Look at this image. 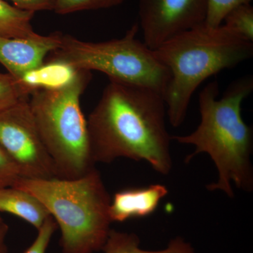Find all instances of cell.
<instances>
[{"label":"cell","instance_id":"1","mask_svg":"<svg viewBox=\"0 0 253 253\" xmlns=\"http://www.w3.org/2000/svg\"><path fill=\"white\" fill-rule=\"evenodd\" d=\"M167 109L161 93L109 81L87 123L93 163L109 164L120 158L145 161L168 175L172 169Z\"/></svg>","mask_w":253,"mask_h":253},{"label":"cell","instance_id":"2","mask_svg":"<svg viewBox=\"0 0 253 253\" xmlns=\"http://www.w3.org/2000/svg\"><path fill=\"white\" fill-rule=\"evenodd\" d=\"M253 90V78L250 75L231 83L220 99L218 82L208 83L200 92L201 123L196 130L187 135L171 136L172 140L196 147L186 163L196 155H209L219 177L207 189L219 190L229 198L234 197L231 182L246 192L253 191V129L241 116L243 101Z\"/></svg>","mask_w":253,"mask_h":253},{"label":"cell","instance_id":"3","mask_svg":"<svg viewBox=\"0 0 253 253\" xmlns=\"http://www.w3.org/2000/svg\"><path fill=\"white\" fill-rule=\"evenodd\" d=\"M153 51L170 73L164 99L169 123L177 127L184 123L197 88L211 76L251 59L253 42L224 25L210 28L203 23Z\"/></svg>","mask_w":253,"mask_h":253},{"label":"cell","instance_id":"4","mask_svg":"<svg viewBox=\"0 0 253 253\" xmlns=\"http://www.w3.org/2000/svg\"><path fill=\"white\" fill-rule=\"evenodd\" d=\"M13 186L30 193L46 208L61 231L63 253L101 251L111 229V199L96 168L76 179L21 177Z\"/></svg>","mask_w":253,"mask_h":253},{"label":"cell","instance_id":"5","mask_svg":"<svg viewBox=\"0 0 253 253\" xmlns=\"http://www.w3.org/2000/svg\"><path fill=\"white\" fill-rule=\"evenodd\" d=\"M91 73L76 71L61 84L37 88L30 95L32 114L58 178L76 179L94 168L81 106Z\"/></svg>","mask_w":253,"mask_h":253},{"label":"cell","instance_id":"6","mask_svg":"<svg viewBox=\"0 0 253 253\" xmlns=\"http://www.w3.org/2000/svg\"><path fill=\"white\" fill-rule=\"evenodd\" d=\"M139 30V25H133L123 38L101 42L82 41L63 33L59 47L44 63L73 71H99L109 81L145 86L164 96L170 73L154 51L136 38Z\"/></svg>","mask_w":253,"mask_h":253},{"label":"cell","instance_id":"7","mask_svg":"<svg viewBox=\"0 0 253 253\" xmlns=\"http://www.w3.org/2000/svg\"><path fill=\"white\" fill-rule=\"evenodd\" d=\"M23 100L0 113V146L19 168L23 178H58L30 108Z\"/></svg>","mask_w":253,"mask_h":253},{"label":"cell","instance_id":"8","mask_svg":"<svg viewBox=\"0 0 253 253\" xmlns=\"http://www.w3.org/2000/svg\"><path fill=\"white\" fill-rule=\"evenodd\" d=\"M206 0H139L143 42L154 50L169 38L204 23Z\"/></svg>","mask_w":253,"mask_h":253},{"label":"cell","instance_id":"9","mask_svg":"<svg viewBox=\"0 0 253 253\" xmlns=\"http://www.w3.org/2000/svg\"><path fill=\"white\" fill-rule=\"evenodd\" d=\"M63 33H51L34 39L0 36V63L18 79L39 69L46 56L59 47Z\"/></svg>","mask_w":253,"mask_h":253},{"label":"cell","instance_id":"10","mask_svg":"<svg viewBox=\"0 0 253 253\" xmlns=\"http://www.w3.org/2000/svg\"><path fill=\"white\" fill-rule=\"evenodd\" d=\"M168 194L167 187L162 184L118 191L110 204L111 221L123 222L131 218L148 217L156 211Z\"/></svg>","mask_w":253,"mask_h":253},{"label":"cell","instance_id":"11","mask_svg":"<svg viewBox=\"0 0 253 253\" xmlns=\"http://www.w3.org/2000/svg\"><path fill=\"white\" fill-rule=\"evenodd\" d=\"M0 212H7L27 221L38 230L49 214L35 196L14 186L0 188Z\"/></svg>","mask_w":253,"mask_h":253},{"label":"cell","instance_id":"12","mask_svg":"<svg viewBox=\"0 0 253 253\" xmlns=\"http://www.w3.org/2000/svg\"><path fill=\"white\" fill-rule=\"evenodd\" d=\"M101 251L104 253H198L191 244L176 237L160 251H146L140 247V239L134 233L111 229Z\"/></svg>","mask_w":253,"mask_h":253},{"label":"cell","instance_id":"13","mask_svg":"<svg viewBox=\"0 0 253 253\" xmlns=\"http://www.w3.org/2000/svg\"><path fill=\"white\" fill-rule=\"evenodd\" d=\"M34 14L0 0V36L20 39L39 38L41 35L33 31L31 25Z\"/></svg>","mask_w":253,"mask_h":253},{"label":"cell","instance_id":"14","mask_svg":"<svg viewBox=\"0 0 253 253\" xmlns=\"http://www.w3.org/2000/svg\"><path fill=\"white\" fill-rule=\"evenodd\" d=\"M32 91L24 80L18 79L9 73H0V113L29 99Z\"/></svg>","mask_w":253,"mask_h":253},{"label":"cell","instance_id":"15","mask_svg":"<svg viewBox=\"0 0 253 253\" xmlns=\"http://www.w3.org/2000/svg\"><path fill=\"white\" fill-rule=\"evenodd\" d=\"M224 26L253 42V7L251 3L236 6L231 10L224 19Z\"/></svg>","mask_w":253,"mask_h":253},{"label":"cell","instance_id":"16","mask_svg":"<svg viewBox=\"0 0 253 253\" xmlns=\"http://www.w3.org/2000/svg\"><path fill=\"white\" fill-rule=\"evenodd\" d=\"M126 0H55L56 14H67L77 11L107 9L123 4Z\"/></svg>","mask_w":253,"mask_h":253},{"label":"cell","instance_id":"17","mask_svg":"<svg viewBox=\"0 0 253 253\" xmlns=\"http://www.w3.org/2000/svg\"><path fill=\"white\" fill-rule=\"evenodd\" d=\"M252 0H206L205 25L210 28H217L222 24L226 14L236 6L251 3Z\"/></svg>","mask_w":253,"mask_h":253},{"label":"cell","instance_id":"18","mask_svg":"<svg viewBox=\"0 0 253 253\" xmlns=\"http://www.w3.org/2000/svg\"><path fill=\"white\" fill-rule=\"evenodd\" d=\"M57 228L56 221L49 215L41 227L37 230L38 234L36 239L23 253H46Z\"/></svg>","mask_w":253,"mask_h":253},{"label":"cell","instance_id":"19","mask_svg":"<svg viewBox=\"0 0 253 253\" xmlns=\"http://www.w3.org/2000/svg\"><path fill=\"white\" fill-rule=\"evenodd\" d=\"M21 177L19 168L0 146V188L13 186Z\"/></svg>","mask_w":253,"mask_h":253},{"label":"cell","instance_id":"20","mask_svg":"<svg viewBox=\"0 0 253 253\" xmlns=\"http://www.w3.org/2000/svg\"><path fill=\"white\" fill-rule=\"evenodd\" d=\"M14 6L23 11L36 12L39 11H53L55 0H9Z\"/></svg>","mask_w":253,"mask_h":253},{"label":"cell","instance_id":"21","mask_svg":"<svg viewBox=\"0 0 253 253\" xmlns=\"http://www.w3.org/2000/svg\"><path fill=\"white\" fill-rule=\"evenodd\" d=\"M9 232V226L4 221H0V253H7L6 240Z\"/></svg>","mask_w":253,"mask_h":253},{"label":"cell","instance_id":"22","mask_svg":"<svg viewBox=\"0 0 253 253\" xmlns=\"http://www.w3.org/2000/svg\"><path fill=\"white\" fill-rule=\"evenodd\" d=\"M3 221L2 217H1V214H0V221Z\"/></svg>","mask_w":253,"mask_h":253}]
</instances>
